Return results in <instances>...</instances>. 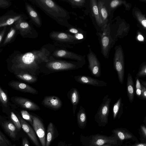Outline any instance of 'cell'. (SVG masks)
<instances>
[{"mask_svg":"<svg viewBox=\"0 0 146 146\" xmlns=\"http://www.w3.org/2000/svg\"><path fill=\"white\" fill-rule=\"evenodd\" d=\"M52 46L47 44L39 50L24 53L18 50L14 51L6 60L8 70L13 74L24 72L35 76L40 69V65L50 60L54 50Z\"/></svg>","mask_w":146,"mask_h":146,"instance_id":"1","label":"cell"},{"mask_svg":"<svg viewBox=\"0 0 146 146\" xmlns=\"http://www.w3.org/2000/svg\"><path fill=\"white\" fill-rule=\"evenodd\" d=\"M45 14L60 25L67 28L71 25L68 20L70 18L69 12L52 0H29Z\"/></svg>","mask_w":146,"mask_h":146,"instance_id":"2","label":"cell"},{"mask_svg":"<svg viewBox=\"0 0 146 146\" xmlns=\"http://www.w3.org/2000/svg\"><path fill=\"white\" fill-rule=\"evenodd\" d=\"M54 45L60 48H72L73 45L82 41L75 35L66 32L52 31L49 35Z\"/></svg>","mask_w":146,"mask_h":146,"instance_id":"3","label":"cell"},{"mask_svg":"<svg viewBox=\"0 0 146 146\" xmlns=\"http://www.w3.org/2000/svg\"><path fill=\"white\" fill-rule=\"evenodd\" d=\"M86 62L57 60L51 56L46 67L50 71L58 72L77 70L82 68Z\"/></svg>","mask_w":146,"mask_h":146,"instance_id":"4","label":"cell"},{"mask_svg":"<svg viewBox=\"0 0 146 146\" xmlns=\"http://www.w3.org/2000/svg\"><path fill=\"white\" fill-rule=\"evenodd\" d=\"M96 34L98 37L101 53L105 59H108L116 41L111 35L110 23L104 27L102 32H97Z\"/></svg>","mask_w":146,"mask_h":146,"instance_id":"5","label":"cell"},{"mask_svg":"<svg viewBox=\"0 0 146 146\" xmlns=\"http://www.w3.org/2000/svg\"><path fill=\"white\" fill-rule=\"evenodd\" d=\"M80 140L83 146H100L106 144L113 146L118 143V138L116 136H108L99 134L82 136L80 137Z\"/></svg>","mask_w":146,"mask_h":146,"instance_id":"6","label":"cell"},{"mask_svg":"<svg viewBox=\"0 0 146 146\" xmlns=\"http://www.w3.org/2000/svg\"><path fill=\"white\" fill-rule=\"evenodd\" d=\"M111 99L108 94L103 98L94 116L95 121L99 126H104L108 123L110 104Z\"/></svg>","mask_w":146,"mask_h":146,"instance_id":"7","label":"cell"},{"mask_svg":"<svg viewBox=\"0 0 146 146\" xmlns=\"http://www.w3.org/2000/svg\"><path fill=\"white\" fill-rule=\"evenodd\" d=\"M13 25L17 29L19 34L23 38L35 39L38 36L37 32L30 21L21 19Z\"/></svg>","mask_w":146,"mask_h":146,"instance_id":"8","label":"cell"},{"mask_svg":"<svg viewBox=\"0 0 146 146\" xmlns=\"http://www.w3.org/2000/svg\"><path fill=\"white\" fill-rule=\"evenodd\" d=\"M113 65L116 71L120 83L123 84L124 75V55L121 45L116 46L115 48Z\"/></svg>","mask_w":146,"mask_h":146,"instance_id":"9","label":"cell"},{"mask_svg":"<svg viewBox=\"0 0 146 146\" xmlns=\"http://www.w3.org/2000/svg\"><path fill=\"white\" fill-rule=\"evenodd\" d=\"M28 19L25 14L10 10L0 17V27L12 26L21 19L27 20Z\"/></svg>","mask_w":146,"mask_h":146,"instance_id":"10","label":"cell"},{"mask_svg":"<svg viewBox=\"0 0 146 146\" xmlns=\"http://www.w3.org/2000/svg\"><path fill=\"white\" fill-rule=\"evenodd\" d=\"M89 10L90 17L97 32H102L103 27L100 18L98 0H90Z\"/></svg>","mask_w":146,"mask_h":146,"instance_id":"11","label":"cell"},{"mask_svg":"<svg viewBox=\"0 0 146 146\" xmlns=\"http://www.w3.org/2000/svg\"><path fill=\"white\" fill-rule=\"evenodd\" d=\"M33 119V128L39 138L41 146H45L46 139V131L43 121L38 117L31 114Z\"/></svg>","mask_w":146,"mask_h":146,"instance_id":"12","label":"cell"},{"mask_svg":"<svg viewBox=\"0 0 146 146\" xmlns=\"http://www.w3.org/2000/svg\"><path fill=\"white\" fill-rule=\"evenodd\" d=\"M87 57L88 62V68L91 74L96 77H100L101 76L100 64L96 55L90 47Z\"/></svg>","mask_w":146,"mask_h":146,"instance_id":"13","label":"cell"},{"mask_svg":"<svg viewBox=\"0 0 146 146\" xmlns=\"http://www.w3.org/2000/svg\"><path fill=\"white\" fill-rule=\"evenodd\" d=\"M51 56L57 58L75 60L76 61L86 62L85 56L63 48L54 50Z\"/></svg>","mask_w":146,"mask_h":146,"instance_id":"14","label":"cell"},{"mask_svg":"<svg viewBox=\"0 0 146 146\" xmlns=\"http://www.w3.org/2000/svg\"><path fill=\"white\" fill-rule=\"evenodd\" d=\"M98 4L101 22L104 27L112 20L113 15L109 8L107 0H98Z\"/></svg>","mask_w":146,"mask_h":146,"instance_id":"15","label":"cell"},{"mask_svg":"<svg viewBox=\"0 0 146 146\" xmlns=\"http://www.w3.org/2000/svg\"><path fill=\"white\" fill-rule=\"evenodd\" d=\"M0 124L5 133L13 141L18 140L20 137L19 130L11 121L1 117Z\"/></svg>","mask_w":146,"mask_h":146,"instance_id":"16","label":"cell"},{"mask_svg":"<svg viewBox=\"0 0 146 146\" xmlns=\"http://www.w3.org/2000/svg\"><path fill=\"white\" fill-rule=\"evenodd\" d=\"M11 100L15 104L24 109L33 111L39 110L41 109L36 103L26 98L14 96L12 97Z\"/></svg>","mask_w":146,"mask_h":146,"instance_id":"17","label":"cell"},{"mask_svg":"<svg viewBox=\"0 0 146 146\" xmlns=\"http://www.w3.org/2000/svg\"><path fill=\"white\" fill-rule=\"evenodd\" d=\"M25 3V9L30 19L29 21L37 27L40 28L42 21L39 14L31 4L27 2Z\"/></svg>","mask_w":146,"mask_h":146,"instance_id":"18","label":"cell"},{"mask_svg":"<svg viewBox=\"0 0 146 146\" xmlns=\"http://www.w3.org/2000/svg\"><path fill=\"white\" fill-rule=\"evenodd\" d=\"M16 115L19 120L22 129L27 134L33 144L35 146H41L34 129L20 115L17 114Z\"/></svg>","mask_w":146,"mask_h":146,"instance_id":"19","label":"cell"},{"mask_svg":"<svg viewBox=\"0 0 146 146\" xmlns=\"http://www.w3.org/2000/svg\"><path fill=\"white\" fill-rule=\"evenodd\" d=\"M74 78L77 82L82 84L89 85L97 87H104L107 85V83L100 80L84 75H78L74 77Z\"/></svg>","mask_w":146,"mask_h":146,"instance_id":"20","label":"cell"},{"mask_svg":"<svg viewBox=\"0 0 146 146\" xmlns=\"http://www.w3.org/2000/svg\"><path fill=\"white\" fill-rule=\"evenodd\" d=\"M9 86L13 89L24 93L37 94L38 92L35 89L25 83L17 81L12 80L8 84Z\"/></svg>","mask_w":146,"mask_h":146,"instance_id":"21","label":"cell"},{"mask_svg":"<svg viewBox=\"0 0 146 146\" xmlns=\"http://www.w3.org/2000/svg\"><path fill=\"white\" fill-rule=\"evenodd\" d=\"M42 103L44 107L54 110L60 109L62 106L60 99L58 97L54 96H45Z\"/></svg>","mask_w":146,"mask_h":146,"instance_id":"22","label":"cell"},{"mask_svg":"<svg viewBox=\"0 0 146 146\" xmlns=\"http://www.w3.org/2000/svg\"><path fill=\"white\" fill-rule=\"evenodd\" d=\"M67 96L72 105L73 113L75 116L76 110L80 98L79 92L76 88H72L68 92Z\"/></svg>","mask_w":146,"mask_h":146,"instance_id":"23","label":"cell"},{"mask_svg":"<svg viewBox=\"0 0 146 146\" xmlns=\"http://www.w3.org/2000/svg\"><path fill=\"white\" fill-rule=\"evenodd\" d=\"M58 135L57 129L54 124L50 122L47 130V134L45 146H50L54 140Z\"/></svg>","mask_w":146,"mask_h":146,"instance_id":"24","label":"cell"},{"mask_svg":"<svg viewBox=\"0 0 146 146\" xmlns=\"http://www.w3.org/2000/svg\"><path fill=\"white\" fill-rule=\"evenodd\" d=\"M132 11L134 18L146 32V16L137 7H134Z\"/></svg>","mask_w":146,"mask_h":146,"instance_id":"25","label":"cell"},{"mask_svg":"<svg viewBox=\"0 0 146 146\" xmlns=\"http://www.w3.org/2000/svg\"><path fill=\"white\" fill-rule=\"evenodd\" d=\"M18 34V32L14 25L11 26L0 47H4L13 42Z\"/></svg>","mask_w":146,"mask_h":146,"instance_id":"26","label":"cell"},{"mask_svg":"<svg viewBox=\"0 0 146 146\" xmlns=\"http://www.w3.org/2000/svg\"><path fill=\"white\" fill-rule=\"evenodd\" d=\"M108 5L111 13H113L116 9L122 5H124L126 9L128 10L130 8V5L126 1L121 0H107Z\"/></svg>","mask_w":146,"mask_h":146,"instance_id":"27","label":"cell"},{"mask_svg":"<svg viewBox=\"0 0 146 146\" xmlns=\"http://www.w3.org/2000/svg\"><path fill=\"white\" fill-rule=\"evenodd\" d=\"M77 119L79 127L81 129H84L87 123V117L85 109L82 106H80L77 112Z\"/></svg>","mask_w":146,"mask_h":146,"instance_id":"28","label":"cell"},{"mask_svg":"<svg viewBox=\"0 0 146 146\" xmlns=\"http://www.w3.org/2000/svg\"><path fill=\"white\" fill-rule=\"evenodd\" d=\"M66 2L73 8L86 7L89 10V1L88 0H59Z\"/></svg>","mask_w":146,"mask_h":146,"instance_id":"29","label":"cell"},{"mask_svg":"<svg viewBox=\"0 0 146 146\" xmlns=\"http://www.w3.org/2000/svg\"><path fill=\"white\" fill-rule=\"evenodd\" d=\"M14 74L18 79L29 83H35L38 80L37 78L35 76L27 72H21Z\"/></svg>","mask_w":146,"mask_h":146,"instance_id":"30","label":"cell"},{"mask_svg":"<svg viewBox=\"0 0 146 146\" xmlns=\"http://www.w3.org/2000/svg\"><path fill=\"white\" fill-rule=\"evenodd\" d=\"M127 87L128 98L130 102L131 103L133 100L134 91L133 79L130 73H128L127 75Z\"/></svg>","mask_w":146,"mask_h":146,"instance_id":"31","label":"cell"},{"mask_svg":"<svg viewBox=\"0 0 146 146\" xmlns=\"http://www.w3.org/2000/svg\"><path fill=\"white\" fill-rule=\"evenodd\" d=\"M66 31V32L75 35L80 39L86 38V33L85 31L72 25Z\"/></svg>","mask_w":146,"mask_h":146,"instance_id":"32","label":"cell"},{"mask_svg":"<svg viewBox=\"0 0 146 146\" xmlns=\"http://www.w3.org/2000/svg\"><path fill=\"white\" fill-rule=\"evenodd\" d=\"M112 131L115 136L121 140L131 139L133 137L131 134L122 130L115 129Z\"/></svg>","mask_w":146,"mask_h":146,"instance_id":"33","label":"cell"},{"mask_svg":"<svg viewBox=\"0 0 146 146\" xmlns=\"http://www.w3.org/2000/svg\"><path fill=\"white\" fill-rule=\"evenodd\" d=\"M121 98L120 97L113 105L112 109L113 116L114 119L118 116L119 113L121 106Z\"/></svg>","mask_w":146,"mask_h":146,"instance_id":"34","label":"cell"},{"mask_svg":"<svg viewBox=\"0 0 146 146\" xmlns=\"http://www.w3.org/2000/svg\"><path fill=\"white\" fill-rule=\"evenodd\" d=\"M0 101L3 107L5 108L8 107V99L5 92L0 87Z\"/></svg>","mask_w":146,"mask_h":146,"instance_id":"35","label":"cell"},{"mask_svg":"<svg viewBox=\"0 0 146 146\" xmlns=\"http://www.w3.org/2000/svg\"><path fill=\"white\" fill-rule=\"evenodd\" d=\"M0 146H16L12 143L0 130Z\"/></svg>","mask_w":146,"mask_h":146,"instance_id":"36","label":"cell"},{"mask_svg":"<svg viewBox=\"0 0 146 146\" xmlns=\"http://www.w3.org/2000/svg\"><path fill=\"white\" fill-rule=\"evenodd\" d=\"M10 117L11 121L19 131L21 129L22 127L20 122L17 115L13 111L10 112Z\"/></svg>","mask_w":146,"mask_h":146,"instance_id":"37","label":"cell"},{"mask_svg":"<svg viewBox=\"0 0 146 146\" xmlns=\"http://www.w3.org/2000/svg\"><path fill=\"white\" fill-rule=\"evenodd\" d=\"M21 113L22 117L32 125L33 121L31 114H30L27 111L25 110H21Z\"/></svg>","mask_w":146,"mask_h":146,"instance_id":"38","label":"cell"},{"mask_svg":"<svg viewBox=\"0 0 146 146\" xmlns=\"http://www.w3.org/2000/svg\"><path fill=\"white\" fill-rule=\"evenodd\" d=\"M12 2L9 0H0V8L5 9L10 7L11 5Z\"/></svg>","mask_w":146,"mask_h":146,"instance_id":"39","label":"cell"},{"mask_svg":"<svg viewBox=\"0 0 146 146\" xmlns=\"http://www.w3.org/2000/svg\"><path fill=\"white\" fill-rule=\"evenodd\" d=\"M146 76V64L141 66L139 71L137 74V77H140Z\"/></svg>","mask_w":146,"mask_h":146,"instance_id":"40","label":"cell"},{"mask_svg":"<svg viewBox=\"0 0 146 146\" xmlns=\"http://www.w3.org/2000/svg\"><path fill=\"white\" fill-rule=\"evenodd\" d=\"M141 87L139 81L137 79L136 82V92L137 95L140 97L141 96Z\"/></svg>","mask_w":146,"mask_h":146,"instance_id":"41","label":"cell"},{"mask_svg":"<svg viewBox=\"0 0 146 146\" xmlns=\"http://www.w3.org/2000/svg\"><path fill=\"white\" fill-rule=\"evenodd\" d=\"M7 28V26L3 27V29L0 32V46L1 47L3 42V38L4 36L6 30Z\"/></svg>","mask_w":146,"mask_h":146,"instance_id":"42","label":"cell"},{"mask_svg":"<svg viewBox=\"0 0 146 146\" xmlns=\"http://www.w3.org/2000/svg\"><path fill=\"white\" fill-rule=\"evenodd\" d=\"M22 146H30L29 141L26 137H24L22 139Z\"/></svg>","mask_w":146,"mask_h":146,"instance_id":"43","label":"cell"},{"mask_svg":"<svg viewBox=\"0 0 146 146\" xmlns=\"http://www.w3.org/2000/svg\"><path fill=\"white\" fill-rule=\"evenodd\" d=\"M141 96L143 98L146 99V88L142 85H141Z\"/></svg>","mask_w":146,"mask_h":146,"instance_id":"44","label":"cell"},{"mask_svg":"<svg viewBox=\"0 0 146 146\" xmlns=\"http://www.w3.org/2000/svg\"><path fill=\"white\" fill-rule=\"evenodd\" d=\"M137 38L140 41H143L144 40V38L143 36L141 34H139L137 36Z\"/></svg>","mask_w":146,"mask_h":146,"instance_id":"45","label":"cell"},{"mask_svg":"<svg viewBox=\"0 0 146 146\" xmlns=\"http://www.w3.org/2000/svg\"><path fill=\"white\" fill-rule=\"evenodd\" d=\"M141 127L143 132L146 136V128L143 126H141Z\"/></svg>","mask_w":146,"mask_h":146,"instance_id":"46","label":"cell"},{"mask_svg":"<svg viewBox=\"0 0 146 146\" xmlns=\"http://www.w3.org/2000/svg\"><path fill=\"white\" fill-rule=\"evenodd\" d=\"M57 146H67V145L64 142L60 141L58 143Z\"/></svg>","mask_w":146,"mask_h":146,"instance_id":"47","label":"cell"},{"mask_svg":"<svg viewBox=\"0 0 146 146\" xmlns=\"http://www.w3.org/2000/svg\"><path fill=\"white\" fill-rule=\"evenodd\" d=\"M133 146H146V143L137 144Z\"/></svg>","mask_w":146,"mask_h":146,"instance_id":"48","label":"cell"},{"mask_svg":"<svg viewBox=\"0 0 146 146\" xmlns=\"http://www.w3.org/2000/svg\"><path fill=\"white\" fill-rule=\"evenodd\" d=\"M100 146H113L112 145L110 144H106Z\"/></svg>","mask_w":146,"mask_h":146,"instance_id":"49","label":"cell"},{"mask_svg":"<svg viewBox=\"0 0 146 146\" xmlns=\"http://www.w3.org/2000/svg\"><path fill=\"white\" fill-rule=\"evenodd\" d=\"M142 84L144 85L146 87V82H142Z\"/></svg>","mask_w":146,"mask_h":146,"instance_id":"50","label":"cell"},{"mask_svg":"<svg viewBox=\"0 0 146 146\" xmlns=\"http://www.w3.org/2000/svg\"><path fill=\"white\" fill-rule=\"evenodd\" d=\"M139 1L141 2L146 3V0H139Z\"/></svg>","mask_w":146,"mask_h":146,"instance_id":"51","label":"cell"}]
</instances>
